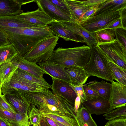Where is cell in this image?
<instances>
[{
    "instance_id": "obj_9",
    "label": "cell",
    "mask_w": 126,
    "mask_h": 126,
    "mask_svg": "<svg viewBox=\"0 0 126 126\" xmlns=\"http://www.w3.org/2000/svg\"><path fill=\"white\" fill-rule=\"evenodd\" d=\"M16 17L26 22L40 27H47L56 21L38 8L33 11L23 12Z\"/></svg>"
},
{
    "instance_id": "obj_48",
    "label": "cell",
    "mask_w": 126,
    "mask_h": 126,
    "mask_svg": "<svg viewBox=\"0 0 126 126\" xmlns=\"http://www.w3.org/2000/svg\"><path fill=\"white\" fill-rule=\"evenodd\" d=\"M77 95L75 100L74 106V109L76 113L82 105L79 96L78 95Z\"/></svg>"
},
{
    "instance_id": "obj_55",
    "label": "cell",
    "mask_w": 126,
    "mask_h": 126,
    "mask_svg": "<svg viewBox=\"0 0 126 126\" xmlns=\"http://www.w3.org/2000/svg\"><path fill=\"white\" fill-rule=\"evenodd\" d=\"M106 126V125H105V126Z\"/></svg>"
},
{
    "instance_id": "obj_36",
    "label": "cell",
    "mask_w": 126,
    "mask_h": 126,
    "mask_svg": "<svg viewBox=\"0 0 126 126\" xmlns=\"http://www.w3.org/2000/svg\"><path fill=\"white\" fill-rule=\"evenodd\" d=\"M116 40L126 50V29L118 28L114 30Z\"/></svg>"
},
{
    "instance_id": "obj_3",
    "label": "cell",
    "mask_w": 126,
    "mask_h": 126,
    "mask_svg": "<svg viewBox=\"0 0 126 126\" xmlns=\"http://www.w3.org/2000/svg\"><path fill=\"white\" fill-rule=\"evenodd\" d=\"M83 67L89 77L94 76L111 82L115 80L106 56L96 46L92 47L89 61Z\"/></svg>"
},
{
    "instance_id": "obj_14",
    "label": "cell",
    "mask_w": 126,
    "mask_h": 126,
    "mask_svg": "<svg viewBox=\"0 0 126 126\" xmlns=\"http://www.w3.org/2000/svg\"><path fill=\"white\" fill-rule=\"evenodd\" d=\"M60 22L64 27L73 33L81 36L87 46L92 47L97 45V42L94 32H91L87 31L80 24L71 20L68 21Z\"/></svg>"
},
{
    "instance_id": "obj_13",
    "label": "cell",
    "mask_w": 126,
    "mask_h": 126,
    "mask_svg": "<svg viewBox=\"0 0 126 126\" xmlns=\"http://www.w3.org/2000/svg\"><path fill=\"white\" fill-rule=\"evenodd\" d=\"M111 84V88L109 100L110 105L109 110L126 105V86L113 81Z\"/></svg>"
},
{
    "instance_id": "obj_20",
    "label": "cell",
    "mask_w": 126,
    "mask_h": 126,
    "mask_svg": "<svg viewBox=\"0 0 126 126\" xmlns=\"http://www.w3.org/2000/svg\"><path fill=\"white\" fill-rule=\"evenodd\" d=\"M16 0H0V17L15 16L23 12Z\"/></svg>"
},
{
    "instance_id": "obj_1",
    "label": "cell",
    "mask_w": 126,
    "mask_h": 126,
    "mask_svg": "<svg viewBox=\"0 0 126 126\" xmlns=\"http://www.w3.org/2000/svg\"><path fill=\"white\" fill-rule=\"evenodd\" d=\"M18 54L23 57L38 43L53 34L49 26L44 27L2 28Z\"/></svg>"
},
{
    "instance_id": "obj_16",
    "label": "cell",
    "mask_w": 126,
    "mask_h": 126,
    "mask_svg": "<svg viewBox=\"0 0 126 126\" xmlns=\"http://www.w3.org/2000/svg\"><path fill=\"white\" fill-rule=\"evenodd\" d=\"M82 105L91 114H104L109 110L110 105L109 100L99 96L83 102Z\"/></svg>"
},
{
    "instance_id": "obj_23",
    "label": "cell",
    "mask_w": 126,
    "mask_h": 126,
    "mask_svg": "<svg viewBox=\"0 0 126 126\" xmlns=\"http://www.w3.org/2000/svg\"><path fill=\"white\" fill-rule=\"evenodd\" d=\"M40 27L26 22L17 18L16 16L0 17V27L1 28Z\"/></svg>"
},
{
    "instance_id": "obj_27",
    "label": "cell",
    "mask_w": 126,
    "mask_h": 126,
    "mask_svg": "<svg viewBox=\"0 0 126 126\" xmlns=\"http://www.w3.org/2000/svg\"><path fill=\"white\" fill-rule=\"evenodd\" d=\"M76 119L79 126H98L90 112L83 105L77 112Z\"/></svg>"
},
{
    "instance_id": "obj_18",
    "label": "cell",
    "mask_w": 126,
    "mask_h": 126,
    "mask_svg": "<svg viewBox=\"0 0 126 126\" xmlns=\"http://www.w3.org/2000/svg\"><path fill=\"white\" fill-rule=\"evenodd\" d=\"M49 27L53 34L66 41H73L76 42L85 43L83 38L76 34L64 27L61 22L55 21L50 24Z\"/></svg>"
},
{
    "instance_id": "obj_50",
    "label": "cell",
    "mask_w": 126,
    "mask_h": 126,
    "mask_svg": "<svg viewBox=\"0 0 126 126\" xmlns=\"http://www.w3.org/2000/svg\"><path fill=\"white\" fill-rule=\"evenodd\" d=\"M0 126H11L7 120L0 117Z\"/></svg>"
},
{
    "instance_id": "obj_35",
    "label": "cell",
    "mask_w": 126,
    "mask_h": 126,
    "mask_svg": "<svg viewBox=\"0 0 126 126\" xmlns=\"http://www.w3.org/2000/svg\"><path fill=\"white\" fill-rule=\"evenodd\" d=\"M10 124L11 126H30L28 115L23 113H16L14 121Z\"/></svg>"
},
{
    "instance_id": "obj_10",
    "label": "cell",
    "mask_w": 126,
    "mask_h": 126,
    "mask_svg": "<svg viewBox=\"0 0 126 126\" xmlns=\"http://www.w3.org/2000/svg\"><path fill=\"white\" fill-rule=\"evenodd\" d=\"M38 9L52 19L59 22L70 21L71 17L52 3L49 0H35Z\"/></svg>"
},
{
    "instance_id": "obj_19",
    "label": "cell",
    "mask_w": 126,
    "mask_h": 126,
    "mask_svg": "<svg viewBox=\"0 0 126 126\" xmlns=\"http://www.w3.org/2000/svg\"><path fill=\"white\" fill-rule=\"evenodd\" d=\"M30 105L36 106L42 113H45L48 109L47 104L40 91H25L20 93Z\"/></svg>"
},
{
    "instance_id": "obj_21",
    "label": "cell",
    "mask_w": 126,
    "mask_h": 126,
    "mask_svg": "<svg viewBox=\"0 0 126 126\" xmlns=\"http://www.w3.org/2000/svg\"><path fill=\"white\" fill-rule=\"evenodd\" d=\"M69 9L71 20L78 23L81 17L87 11L93 7L87 6L82 1L74 0H65Z\"/></svg>"
},
{
    "instance_id": "obj_4",
    "label": "cell",
    "mask_w": 126,
    "mask_h": 126,
    "mask_svg": "<svg viewBox=\"0 0 126 126\" xmlns=\"http://www.w3.org/2000/svg\"><path fill=\"white\" fill-rule=\"evenodd\" d=\"M59 37L49 36L38 43L23 56L26 60L35 63L47 61L52 56Z\"/></svg>"
},
{
    "instance_id": "obj_30",
    "label": "cell",
    "mask_w": 126,
    "mask_h": 126,
    "mask_svg": "<svg viewBox=\"0 0 126 126\" xmlns=\"http://www.w3.org/2000/svg\"><path fill=\"white\" fill-rule=\"evenodd\" d=\"M114 30L105 29L94 32L97 44L108 43L115 41Z\"/></svg>"
},
{
    "instance_id": "obj_47",
    "label": "cell",
    "mask_w": 126,
    "mask_h": 126,
    "mask_svg": "<svg viewBox=\"0 0 126 126\" xmlns=\"http://www.w3.org/2000/svg\"><path fill=\"white\" fill-rule=\"evenodd\" d=\"M121 18L123 27L126 29V8L120 11Z\"/></svg>"
},
{
    "instance_id": "obj_37",
    "label": "cell",
    "mask_w": 126,
    "mask_h": 126,
    "mask_svg": "<svg viewBox=\"0 0 126 126\" xmlns=\"http://www.w3.org/2000/svg\"><path fill=\"white\" fill-rule=\"evenodd\" d=\"M49 0L52 3L71 17V14L69 9L65 0Z\"/></svg>"
},
{
    "instance_id": "obj_39",
    "label": "cell",
    "mask_w": 126,
    "mask_h": 126,
    "mask_svg": "<svg viewBox=\"0 0 126 126\" xmlns=\"http://www.w3.org/2000/svg\"><path fill=\"white\" fill-rule=\"evenodd\" d=\"M98 7H93L87 11L82 16L77 23L81 24L85 22L88 18L94 16L98 9Z\"/></svg>"
},
{
    "instance_id": "obj_24",
    "label": "cell",
    "mask_w": 126,
    "mask_h": 126,
    "mask_svg": "<svg viewBox=\"0 0 126 126\" xmlns=\"http://www.w3.org/2000/svg\"><path fill=\"white\" fill-rule=\"evenodd\" d=\"M88 83V86L97 92L99 96L105 99L109 100L111 88V84L103 80L98 82L96 80Z\"/></svg>"
},
{
    "instance_id": "obj_53",
    "label": "cell",
    "mask_w": 126,
    "mask_h": 126,
    "mask_svg": "<svg viewBox=\"0 0 126 126\" xmlns=\"http://www.w3.org/2000/svg\"><path fill=\"white\" fill-rule=\"evenodd\" d=\"M2 83L0 75V95H2L1 93V89L2 88Z\"/></svg>"
},
{
    "instance_id": "obj_32",
    "label": "cell",
    "mask_w": 126,
    "mask_h": 126,
    "mask_svg": "<svg viewBox=\"0 0 126 126\" xmlns=\"http://www.w3.org/2000/svg\"><path fill=\"white\" fill-rule=\"evenodd\" d=\"M17 68L11 62H5L0 64V75L2 84Z\"/></svg>"
},
{
    "instance_id": "obj_5",
    "label": "cell",
    "mask_w": 126,
    "mask_h": 126,
    "mask_svg": "<svg viewBox=\"0 0 126 126\" xmlns=\"http://www.w3.org/2000/svg\"><path fill=\"white\" fill-rule=\"evenodd\" d=\"M45 88L22 79L12 74L3 83L1 89L2 95L10 93H19L25 91H39Z\"/></svg>"
},
{
    "instance_id": "obj_45",
    "label": "cell",
    "mask_w": 126,
    "mask_h": 126,
    "mask_svg": "<svg viewBox=\"0 0 126 126\" xmlns=\"http://www.w3.org/2000/svg\"><path fill=\"white\" fill-rule=\"evenodd\" d=\"M10 43H11L9 40L8 34L0 27V47Z\"/></svg>"
},
{
    "instance_id": "obj_31",
    "label": "cell",
    "mask_w": 126,
    "mask_h": 126,
    "mask_svg": "<svg viewBox=\"0 0 126 126\" xmlns=\"http://www.w3.org/2000/svg\"><path fill=\"white\" fill-rule=\"evenodd\" d=\"M42 117H48L65 126H79L76 119L73 118L42 113Z\"/></svg>"
},
{
    "instance_id": "obj_28",
    "label": "cell",
    "mask_w": 126,
    "mask_h": 126,
    "mask_svg": "<svg viewBox=\"0 0 126 126\" xmlns=\"http://www.w3.org/2000/svg\"><path fill=\"white\" fill-rule=\"evenodd\" d=\"M105 56L115 80L120 84L126 86V70L117 65Z\"/></svg>"
},
{
    "instance_id": "obj_46",
    "label": "cell",
    "mask_w": 126,
    "mask_h": 126,
    "mask_svg": "<svg viewBox=\"0 0 126 126\" xmlns=\"http://www.w3.org/2000/svg\"><path fill=\"white\" fill-rule=\"evenodd\" d=\"M107 0H90L82 1L85 5L90 7L98 6L105 2Z\"/></svg>"
},
{
    "instance_id": "obj_52",
    "label": "cell",
    "mask_w": 126,
    "mask_h": 126,
    "mask_svg": "<svg viewBox=\"0 0 126 126\" xmlns=\"http://www.w3.org/2000/svg\"><path fill=\"white\" fill-rule=\"evenodd\" d=\"M17 1L22 5L26 4L34 1L35 0H17Z\"/></svg>"
},
{
    "instance_id": "obj_6",
    "label": "cell",
    "mask_w": 126,
    "mask_h": 126,
    "mask_svg": "<svg viewBox=\"0 0 126 126\" xmlns=\"http://www.w3.org/2000/svg\"><path fill=\"white\" fill-rule=\"evenodd\" d=\"M120 10H111L88 18L80 24L86 30L91 32L103 30L115 19L120 17Z\"/></svg>"
},
{
    "instance_id": "obj_42",
    "label": "cell",
    "mask_w": 126,
    "mask_h": 126,
    "mask_svg": "<svg viewBox=\"0 0 126 126\" xmlns=\"http://www.w3.org/2000/svg\"><path fill=\"white\" fill-rule=\"evenodd\" d=\"M69 84L77 95L79 96L82 103L83 102L86 100L83 88V85H75L71 83H69Z\"/></svg>"
},
{
    "instance_id": "obj_17",
    "label": "cell",
    "mask_w": 126,
    "mask_h": 126,
    "mask_svg": "<svg viewBox=\"0 0 126 126\" xmlns=\"http://www.w3.org/2000/svg\"><path fill=\"white\" fill-rule=\"evenodd\" d=\"M4 94L16 113L28 115L30 105L20 93H8Z\"/></svg>"
},
{
    "instance_id": "obj_49",
    "label": "cell",
    "mask_w": 126,
    "mask_h": 126,
    "mask_svg": "<svg viewBox=\"0 0 126 126\" xmlns=\"http://www.w3.org/2000/svg\"><path fill=\"white\" fill-rule=\"evenodd\" d=\"M38 126H51L48 123L45 117H42Z\"/></svg>"
},
{
    "instance_id": "obj_54",
    "label": "cell",
    "mask_w": 126,
    "mask_h": 126,
    "mask_svg": "<svg viewBox=\"0 0 126 126\" xmlns=\"http://www.w3.org/2000/svg\"><path fill=\"white\" fill-rule=\"evenodd\" d=\"M56 123V124L58 126H65L64 125L61 124V123L59 122H58L54 120H53Z\"/></svg>"
},
{
    "instance_id": "obj_15",
    "label": "cell",
    "mask_w": 126,
    "mask_h": 126,
    "mask_svg": "<svg viewBox=\"0 0 126 126\" xmlns=\"http://www.w3.org/2000/svg\"><path fill=\"white\" fill-rule=\"evenodd\" d=\"M37 64L51 77L63 80L69 83L77 85L66 72L64 67L46 62H42Z\"/></svg>"
},
{
    "instance_id": "obj_26",
    "label": "cell",
    "mask_w": 126,
    "mask_h": 126,
    "mask_svg": "<svg viewBox=\"0 0 126 126\" xmlns=\"http://www.w3.org/2000/svg\"><path fill=\"white\" fill-rule=\"evenodd\" d=\"M13 74L24 80L45 88L51 89V86L45 80L38 79L28 72L17 68Z\"/></svg>"
},
{
    "instance_id": "obj_40",
    "label": "cell",
    "mask_w": 126,
    "mask_h": 126,
    "mask_svg": "<svg viewBox=\"0 0 126 126\" xmlns=\"http://www.w3.org/2000/svg\"><path fill=\"white\" fill-rule=\"evenodd\" d=\"M0 109L16 113L11 105L6 99L4 94L0 95Z\"/></svg>"
},
{
    "instance_id": "obj_22",
    "label": "cell",
    "mask_w": 126,
    "mask_h": 126,
    "mask_svg": "<svg viewBox=\"0 0 126 126\" xmlns=\"http://www.w3.org/2000/svg\"><path fill=\"white\" fill-rule=\"evenodd\" d=\"M64 69L77 85H83L89 77L83 67L71 66L65 67Z\"/></svg>"
},
{
    "instance_id": "obj_38",
    "label": "cell",
    "mask_w": 126,
    "mask_h": 126,
    "mask_svg": "<svg viewBox=\"0 0 126 126\" xmlns=\"http://www.w3.org/2000/svg\"><path fill=\"white\" fill-rule=\"evenodd\" d=\"M83 88L86 100L99 96L97 92L88 85H83Z\"/></svg>"
},
{
    "instance_id": "obj_41",
    "label": "cell",
    "mask_w": 126,
    "mask_h": 126,
    "mask_svg": "<svg viewBox=\"0 0 126 126\" xmlns=\"http://www.w3.org/2000/svg\"><path fill=\"white\" fill-rule=\"evenodd\" d=\"M16 114L0 109V117L7 120L10 123L14 121Z\"/></svg>"
},
{
    "instance_id": "obj_2",
    "label": "cell",
    "mask_w": 126,
    "mask_h": 126,
    "mask_svg": "<svg viewBox=\"0 0 126 126\" xmlns=\"http://www.w3.org/2000/svg\"><path fill=\"white\" fill-rule=\"evenodd\" d=\"M92 47L84 45L68 48L59 47L54 50L51 56L46 62L64 67H83L89 61Z\"/></svg>"
},
{
    "instance_id": "obj_34",
    "label": "cell",
    "mask_w": 126,
    "mask_h": 126,
    "mask_svg": "<svg viewBox=\"0 0 126 126\" xmlns=\"http://www.w3.org/2000/svg\"><path fill=\"white\" fill-rule=\"evenodd\" d=\"M42 113L34 105L31 104L28 112L30 126H38L41 118Z\"/></svg>"
},
{
    "instance_id": "obj_11",
    "label": "cell",
    "mask_w": 126,
    "mask_h": 126,
    "mask_svg": "<svg viewBox=\"0 0 126 126\" xmlns=\"http://www.w3.org/2000/svg\"><path fill=\"white\" fill-rule=\"evenodd\" d=\"M51 78L52 80L51 85L52 93L63 98L74 106L77 95L69 83L54 77Z\"/></svg>"
},
{
    "instance_id": "obj_8",
    "label": "cell",
    "mask_w": 126,
    "mask_h": 126,
    "mask_svg": "<svg viewBox=\"0 0 126 126\" xmlns=\"http://www.w3.org/2000/svg\"><path fill=\"white\" fill-rule=\"evenodd\" d=\"M47 104L55 107L61 116L76 119L77 113L74 106L63 98L54 94L48 89L45 88L40 91Z\"/></svg>"
},
{
    "instance_id": "obj_29",
    "label": "cell",
    "mask_w": 126,
    "mask_h": 126,
    "mask_svg": "<svg viewBox=\"0 0 126 126\" xmlns=\"http://www.w3.org/2000/svg\"><path fill=\"white\" fill-rule=\"evenodd\" d=\"M18 53L11 43L0 47V64L11 62Z\"/></svg>"
},
{
    "instance_id": "obj_33",
    "label": "cell",
    "mask_w": 126,
    "mask_h": 126,
    "mask_svg": "<svg viewBox=\"0 0 126 126\" xmlns=\"http://www.w3.org/2000/svg\"><path fill=\"white\" fill-rule=\"evenodd\" d=\"M126 105L109 110L103 116L105 119L108 121L114 119L126 118Z\"/></svg>"
},
{
    "instance_id": "obj_25",
    "label": "cell",
    "mask_w": 126,
    "mask_h": 126,
    "mask_svg": "<svg viewBox=\"0 0 126 126\" xmlns=\"http://www.w3.org/2000/svg\"><path fill=\"white\" fill-rule=\"evenodd\" d=\"M125 8L126 0H107L98 6L94 16L110 11H119Z\"/></svg>"
},
{
    "instance_id": "obj_43",
    "label": "cell",
    "mask_w": 126,
    "mask_h": 126,
    "mask_svg": "<svg viewBox=\"0 0 126 126\" xmlns=\"http://www.w3.org/2000/svg\"><path fill=\"white\" fill-rule=\"evenodd\" d=\"M107 126H126V118H121L109 120L106 124Z\"/></svg>"
},
{
    "instance_id": "obj_7",
    "label": "cell",
    "mask_w": 126,
    "mask_h": 126,
    "mask_svg": "<svg viewBox=\"0 0 126 126\" xmlns=\"http://www.w3.org/2000/svg\"><path fill=\"white\" fill-rule=\"evenodd\" d=\"M96 46L111 61L126 70V50L116 40L108 43L97 44Z\"/></svg>"
},
{
    "instance_id": "obj_44",
    "label": "cell",
    "mask_w": 126,
    "mask_h": 126,
    "mask_svg": "<svg viewBox=\"0 0 126 126\" xmlns=\"http://www.w3.org/2000/svg\"><path fill=\"white\" fill-rule=\"evenodd\" d=\"M118 28H123L120 17L114 20L103 30L107 29H115Z\"/></svg>"
},
{
    "instance_id": "obj_12",
    "label": "cell",
    "mask_w": 126,
    "mask_h": 126,
    "mask_svg": "<svg viewBox=\"0 0 126 126\" xmlns=\"http://www.w3.org/2000/svg\"><path fill=\"white\" fill-rule=\"evenodd\" d=\"M11 62L17 68L39 79H45L43 77L44 74H48L47 73L36 63L26 60L23 57L18 54L12 59Z\"/></svg>"
},
{
    "instance_id": "obj_51",
    "label": "cell",
    "mask_w": 126,
    "mask_h": 126,
    "mask_svg": "<svg viewBox=\"0 0 126 126\" xmlns=\"http://www.w3.org/2000/svg\"><path fill=\"white\" fill-rule=\"evenodd\" d=\"M45 117L48 123L51 126H58L53 120L48 117Z\"/></svg>"
}]
</instances>
